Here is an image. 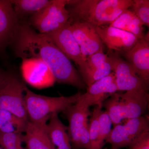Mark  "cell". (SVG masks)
<instances>
[{
	"instance_id": "obj_7",
	"label": "cell",
	"mask_w": 149,
	"mask_h": 149,
	"mask_svg": "<svg viewBox=\"0 0 149 149\" xmlns=\"http://www.w3.org/2000/svg\"><path fill=\"white\" fill-rule=\"evenodd\" d=\"M68 0H52L45 8L31 16L29 26L39 33L47 34L64 27L69 22V13L66 8Z\"/></svg>"
},
{
	"instance_id": "obj_12",
	"label": "cell",
	"mask_w": 149,
	"mask_h": 149,
	"mask_svg": "<svg viewBox=\"0 0 149 149\" xmlns=\"http://www.w3.org/2000/svg\"><path fill=\"white\" fill-rule=\"evenodd\" d=\"M68 22L64 27L46 35L67 56L79 67V70L85 65L86 61L83 58L79 45L74 39Z\"/></svg>"
},
{
	"instance_id": "obj_25",
	"label": "cell",
	"mask_w": 149,
	"mask_h": 149,
	"mask_svg": "<svg viewBox=\"0 0 149 149\" xmlns=\"http://www.w3.org/2000/svg\"><path fill=\"white\" fill-rule=\"evenodd\" d=\"M131 10L143 25L149 26V0H133Z\"/></svg>"
},
{
	"instance_id": "obj_22",
	"label": "cell",
	"mask_w": 149,
	"mask_h": 149,
	"mask_svg": "<svg viewBox=\"0 0 149 149\" xmlns=\"http://www.w3.org/2000/svg\"><path fill=\"white\" fill-rule=\"evenodd\" d=\"M28 121L20 119L9 111L0 109V132L1 133H21L24 132Z\"/></svg>"
},
{
	"instance_id": "obj_14",
	"label": "cell",
	"mask_w": 149,
	"mask_h": 149,
	"mask_svg": "<svg viewBox=\"0 0 149 149\" xmlns=\"http://www.w3.org/2000/svg\"><path fill=\"white\" fill-rule=\"evenodd\" d=\"M117 92L114 73L112 72L88 87L86 93L80 94L79 101L89 108L102 105L104 101Z\"/></svg>"
},
{
	"instance_id": "obj_19",
	"label": "cell",
	"mask_w": 149,
	"mask_h": 149,
	"mask_svg": "<svg viewBox=\"0 0 149 149\" xmlns=\"http://www.w3.org/2000/svg\"><path fill=\"white\" fill-rule=\"evenodd\" d=\"M23 141L27 149H55L47 132L28 121Z\"/></svg>"
},
{
	"instance_id": "obj_10",
	"label": "cell",
	"mask_w": 149,
	"mask_h": 149,
	"mask_svg": "<svg viewBox=\"0 0 149 149\" xmlns=\"http://www.w3.org/2000/svg\"><path fill=\"white\" fill-rule=\"evenodd\" d=\"M21 70L24 80L34 88H49L56 82L49 67L40 58H22Z\"/></svg>"
},
{
	"instance_id": "obj_6",
	"label": "cell",
	"mask_w": 149,
	"mask_h": 149,
	"mask_svg": "<svg viewBox=\"0 0 149 149\" xmlns=\"http://www.w3.org/2000/svg\"><path fill=\"white\" fill-rule=\"evenodd\" d=\"M25 87L13 75L4 73L0 82V109L28 121L24 100Z\"/></svg>"
},
{
	"instance_id": "obj_2",
	"label": "cell",
	"mask_w": 149,
	"mask_h": 149,
	"mask_svg": "<svg viewBox=\"0 0 149 149\" xmlns=\"http://www.w3.org/2000/svg\"><path fill=\"white\" fill-rule=\"evenodd\" d=\"M133 2V0H68L69 22H85L95 27L110 25Z\"/></svg>"
},
{
	"instance_id": "obj_17",
	"label": "cell",
	"mask_w": 149,
	"mask_h": 149,
	"mask_svg": "<svg viewBox=\"0 0 149 149\" xmlns=\"http://www.w3.org/2000/svg\"><path fill=\"white\" fill-rule=\"evenodd\" d=\"M19 24L12 1L0 0V50L13 42Z\"/></svg>"
},
{
	"instance_id": "obj_9",
	"label": "cell",
	"mask_w": 149,
	"mask_h": 149,
	"mask_svg": "<svg viewBox=\"0 0 149 149\" xmlns=\"http://www.w3.org/2000/svg\"><path fill=\"white\" fill-rule=\"evenodd\" d=\"M114 72L118 92L133 90L148 92L149 83L137 74L127 61L116 54L109 55Z\"/></svg>"
},
{
	"instance_id": "obj_1",
	"label": "cell",
	"mask_w": 149,
	"mask_h": 149,
	"mask_svg": "<svg viewBox=\"0 0 149 149\" xmlns=\"http://www.w3.org/2000/svg\"><path fill=\"white\" fill-rule=\"evenodd\" d=\"M13 41L19 57L42 60L50 69L56 82L80 89L86 87L70 60L47 35L36 32L29 25L19 24Z\"/></svg>"
},
{
	"instance_id": "obj_3",
	"label": "cell",
	"mask_w": 149,
	"mask_h": 149,
	"mask_svg": "<svg viewBox=\"0 0 149 149\" xmlns=\"http://www.w3.org/2000/svg\"><path fill=\"white\" fill-rule=\"evenodd\" d=\"M81 93L73 95L50 97L33 93L27 87L24 91V100L28 120L47 132V123L51 115L65 111L79 101Z\"/></svg>"
},
{
	"instance_id": "obj_18",
	"label": "cell",
	"mask_w": 149,
	"mask_h": 149,
	"mask_svg": "<svg viewBox=\"0 0 149 149\" xmlns=\"http://www.w3.org/2000/svg\"><path fill=\"white\" fill-rule=\"evenodd\" d=\"M65 126L59 118L58 113L51 115L47 123V133L56 149H72Z\"/></svg>"
},
{
	"instance_id": "obj_5",
	"label": "cell",
	"mask_w": 149,
	"mask_h": 149,
	"mask_svg": "<svg viewBox=\"0 0 149 149\" xmlns=\"http://www.w3.org/2000/svg\"><path fill=\"white\" fill-rule=\"evenodd\" d=\"M69 122L68 136L73 149H89L90 147L89 117L90 108L78 101L63 112Z\"/></svg>"
},
{
	"instance_id": "obj_16",
	"label": "cell",
	"mask_w": 149,
	"mask_h": 149,
	"mask_svg": "<svg viewBox=\"0 0 149 149\" xmlns=\"http://www.w3.org/2000/svg\"><path fill=\"white\" fill-rule=\"evenodd\" d=\"M123 54L137 74L149 83V32Z\"/></svg>"
},
{
	"instance_id": "obj_13",
	"label": "cell",
	"mask_w": 149,
	"mask_h": 149,
	"mask_svg": "<svg viewBox=\"0 0 149 149\" xmlns=\"http://www.w3.org/2000/svg\"><path fill=\"white\" fill-rule=\"evenodd\" d=\"M95 28L103 43L109 49L123 54L130 50L140 39L131 33L110 26Z\"/></svg>"
},
{
	"instance_id": "obj_15",
	"label": "cell",
	"mask_w": 149,
	"mask_h": 149,
	"mask_svg": "<svg viewBox=\"0 0 149 149\" xmlns=\"http://www.w3.org/2000/svg\"><path fill=\"white\" fill-rule=\"evenodd\" d=\"M112 72L109 56L104 52L89 56L86 59L85 66L80 70V76L88 87Z\"/></svg>"
},
{
	"instance_id": "obj_29",
	"label": "cell",
	"mask_w": 149,
	"mask_h": 149,
	"mask_svg": "<svg viewBox=\"0 0 149 149\" xmlns=\"http://www.w3.org/2000/svg\"><path fill=\"white\" fill-rule=\"evenodd\" d=\"M0 149H2L1 148H0Z\"/></svg>"
},
{
	"instance_id": "obj_28",
	"label": "cell",
	"mask_w": 149,
	"mask_h": 149,
	"mask_svg": "<svg viewBox=\"0 0 149 149\" xmlns=\"http://www.w3.org/2000/svg\"><path fill=\"white\" fill-rule=\"evenodd\" d=\"M4 73H3V72L0 71V82H1L2 78L3 75L4 74Z\"/></svg>"
},
{
	"instance_id": "obj_27",
	"label": "cell",
	"mask_w": 149,
	"mask_h": 149,
	"mask_svg": "<svg viewBox=\"0 0 149 149\" xmlns=\"http://www.w3.org/2000/svg\"><path fill=\"white\" fill-rule=\"evenodd\" d=\"M130 149H149V132L145 133Z\"/></svg>"
},
{
	"instance_id": "obj_4",
	"label": "cell",
	"mask_w": 149,
	"mask_h": 149,
	"mask_svg": "<svg viewBox=\"0 0 149 149\" xmlns=\"http://www.w3.org/2000/svg\"><path fill=\"white\" fill-rule=\"evenodd\" d=\"M149 103L148 92L133 90L115 93L103 102L102 107L109 114L114 126L144 115L148 109Z\"/></svg>"
},
{
	"instance_id": "obj_20",
	"label": "cell",
	"mask_w": 149,
	"mask_h": 149,
	"mask_svg": "<svg viewBox=\"0 0 149 149\" xmlns=\"http://www.w3.org/2000/svg\"><path fill=\"white\" fill-rule=\"evenodd\" d=\"M109 26L131 33L139 39L146 34L143 24L129 9L122 13Z\"/></svg>"
},
{
	"instance_id": "obj_23",
	"label": "cell",
	"mask_w": 149,
	"mask_h": 149,
	"mask_svg": "<svg viewBox=\"0 0 149 149\" xmlns=\"http://www.w3.org/2000/svg\"><path fill=\"white\" fill-rule=\"evenodd\" d=\"M99 131L97 149H102L105 144V141L112 130V121L107 112L103 111L100 113L99 118Z\"/></svg>"
},
{
	"instance_id": "obj_8",
	"label": "cell",
	"mask_w": 149,
	"mask_h": 149,
	"mask_svg": "<svg viewBox=\"0 0 149 149\" xmlns=\"http://www.w3.org/2000/svg\"><path fill=\"white\" fill-rule=\"evenodd\" d=\"M149 132V118L146 115L125 120L113 126L106 143L111 145V149L131 147L145 133Z\"/></svg>"
},
{
	"instance_id": "obj_24",
	"label": "cell",
	"mask_w": 149,
	"mask_h": 149,
	"mask_svg": "<svg viewBox=\"0 0 149 149\" xmlns=\"http://www.w3.org/2000/svg\"><path fill=\"white\" fill-rule=\"evenodd\" d=\"M102 105H96L92 112L89 123L90 147L89 149H97L99 131V118L102 111Z\"/></svg>"
},
{
	"instance_id": "obj_21",
	"label": "cell",
	"mask_w": 149,
	"mask_h": 149,
	"mask_svg": "<svg viewBox=\"0 0 149 149\" xmlns=\"http://www.w3.org/2000/svg\"><path fill=\"white\" fill-rule=\"evenodd\" d=\"M52 0H13L12 1L17 18L32 15L47 6Z\"/></svg>"
},
{
	"instance_id": "obj_26",
	"label": "cell",
	"mask_w": 149,
	"mask_h": 149,
	"mask_svg": "<svg viewBox=\"0 0 149 149\" xmlns=\"http://www.w3.org/2000/svg\"><path fill=\"white\" fill-rule=\"evenodd\" d=\"M23 141L21 133L0 132V145L5 149H24L22 145Z\"/></svg>"
},
{
	"instance_id": "obj_11",
	"label": "cell",
	"mask_w": 149,
	"mask_h": 149,
	"mask_svg": "<svg viewBox=\"0 0 149 149\" xmlns=\"http://www.w3.org/2000/svg\"><path fill=\"white\" fill-rule=\"evenodd\" d=\"M70 27L85 61L93 54L104 52L103 43L95 27L85 22H75L70 23Z\"/></svg>"
}]
</instances>
